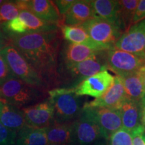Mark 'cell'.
<instances>
[{"mask_svg":"<svg viewBox=\"0 0 145 145\" xmlns=\"http://www.w3.org/2000/svg\"><path fill=\"white\" fill-rule=\"evenodd\" d=\"M144 19H145V0H140L132 18V25L139 22Z\"/></svg>","mask_w":145,"mask_h":145,"instance_id":"obj_32","label":"cell"},{"mask_svg":"<svg viewBox=\"0 0 145 145\" xmlns=\"http://www.w3.org/2000/svg\"><path fill=\"white\" fill-rule=\"evenodd\" d=\"M45 130L48 144L72 145V122H59L54 120Z\"/></svg>","mask_w":145,"mask_h":145,"instance_id":"obj_18","label":"cell"},{"mask_svg":"<svg viewBox=\"0 0 145 145\" xmlns=\"http://www.w3.org/2000/svg\"><path fill=\"white\" fill-rule=\"evenodd\" d=\"M144 93L145 95V75H144Z\"/></svg>","mask_w":145,"mask_h":145,"instance_id":"obj_38","label":"cell"},{"mask_svg":"<svg viewBox=\"0 0 145 145\" xmlns=\"http://www.w3.org/2000/svg\"><path fill=\"white\" fill-rule=\"evenodd\" d=\"M141 108H142V117H141V124L145 131V95L141 99Z\"/></svg>","mask_w":145,"mask_h":145,"instance_id":"obj_35","label":"cell"},{"mask_svg":"<svg viewBox=\"0 0 145 145\" xmlns=\"http://www.w3.org/2000/svg\"><path fill=\"white\" fill-rule=\"evenodd\" d=\"M132 138V145H145V131L140 125L130 132Z\"/></svg>","mask_w":145,"mask_h":145,"instance_id":"obj_30","label":"cell"},{"mask_svg":"<svg viewBox=\"0 0 145 145\" xmlns=\"http://www.w3.org/2000/svg\"><path fill=\"white\" fill-rule=\"evenodd\" d=\"M19 18L26 25L28 33H50L59 32L60 27L43 20L29 10L22 11Z\"/></svg>","mask_w":145,"mask_h":145,"instance_id":"obj_22","label":"cell"},{"mask_svg":"<svg viewBox=\"0 0 145 145\" xmlns=\"http://www.w3.org/2000/svg\"><path fill=\"white\" fill-rule=\"evenodd\" d=\"M48 145H69V144H48Z\"/></svg>","mask_w":145,"mask_h":145,"instance_id":"obj_40","label":"cell"},{"mask_svg":"<svg viewBox=\"0 0 145 145\" xmlns=\"http://www.w3.org/2000/svg\"><path fill=\"white\" fill-rule=\"evenodd\" d=\"M28 10L43 20L60 27L63 25L64 17L61 15L54 1L49 0H28Z\"/></svg>","mask_w":145,"mask_h":145,"instance_id":"obj_14","label":"cell"},{"mask_svg":"<svg viewBox=\"0 0 145 145\" xmlns=\"http://www.w3.org/2000/svg\"><path fill=\"white\" fill-rule=\"evenodd\" d=\"M1 85H0V89H1Z\"/></svg>","mask_w":145,"mask_h":145,"instance_id":"obj_41","label":"cell"},{"mask_svg":"<svg viewBox=\"0 0 145 145\" xmlns=\"http://www.w3.org/2000/svg\"><path fill=\"white\" fill-rule=\"evenodd\" d=\"M101 51L104 50L97 49L86 44H72L69 42L63 46L61 53L63 67L81 63Z\"/></svg>","mask_w":145,"mask_h":145,"instance_id":"obj_16","label":"cell"},{"mask_svg":"<svg viewBox=\"0 0 145 145\" xmlns=\"http://www.w3.org/2000/svg\"><path fill=\"white\" fill-rule=\"evenodd\" d=\"M140 101H134L126 97L118 108L121 113L122 128L130 132L142 125V108Z\"/></svg>","mask_w":145,"mask_h":145,"instance_id":"obj_17","label":"cell"},{"mask_svg":"<svg viewBox=\"0 0 145 145\" xmlns=\"http://www.w3.org/2000/svg\"><path fill=\"white\" fill-rule=\"evenodd\" d=\"M1 30L7 37L19 36L28 33L26 25L19 17L5 23L1 26Z\"/></svg>","mask_w":145,"mask_h":145,"instance_id":"obj_27","label":"cell"},{"mask_svg":"<svg viewBox=\"0 0 145 145\" xmlns=\"http://www.w3.org/2000/svg\"><path fill=\"white\" fill-rule=\"evenodd\" d=\"M114 81V76L108 71H104L83 79L77 86L71 88L78 96L89 95L97 99L111 88Z\"/></svg>","mask_w":145,"mask_h":145,"instance_id":"obj_10","label":"cell"},{"mask_svg":"<svg viewBox=\"0 0 145 145\" xmlns=\"http://www.w3.org/2000/svg\"><path fill=\"white\" fill-rule=\"evenodd\" d=\"M102 137L101 130L93 118L85 109L72 122V145H91Z\"/></svg>","mask_w":145,"mask_h":145,"instance_id":"obj_8","label":"cell"},{"mask_svg":"<svg viewBox=\"0 0 145 145\" xmlns=\"http://www.w3.org/2000/svg\"><path fill=\"white\" fill-rule=\"evenodd\" d=\"M17 135V132L6 128L0 122V145L16 144Z\"/></svg>","mask_w":145,"mask_h":145,"instance_id":"obj_29","label":"cell"},{"mask_svg":"<svg viewBox=\"0 0 145 145\" xmlns=\"http://www.w3.org/2000/svg\"><path fill=\"white\" fill-rule=\"evenodd\" d=\"M107 50L101 51L82 62L69 66L63 67V72H65L67 78L79 81L91 77L99 72L108 71L106 61Z\"/></svg>","mask_w":145,"mask_h":145,"instance_id":"obj_7","label":"cell"},{"mask_svg":"<svg viewBox=\"0 0 145 145\" xmlns=\"http://www.w3.org/2000/svg\"><path fill=\"white\" fill-rule=\"evenodd\" d=\"M8 38L12 44L39 74L48 90L59 86L61 82L58 69V57L61 43L59 31L26 33Z\"/></svg>","mask_w":145,"mask_h":145,"instance_id":"obj_1","label":"cell"},{"mask_svg":"<svg viewBox=\"0 0 145 145\" xmlns=\"http://www.w3.org/2000/svg\"><path fill=\"white\" fill-rule=\"evenodd\" d=\"M63 39L72 44H86L101 50L106 49L95 44L83 26H66L63 25L61 27ZM109 50V49H108Z\"/></svg>","mask_w":145,"mask_h":145,"instance_id":"obj_23","label":"cell"},{"mask_svg":"<svg viewBox=\"0 0 145 145\" xmlns=\"http://www.w3.org/2000/svg\"><path fill=\"white\" fill-rule=\"evenodd\" d=\"M4 1H2V0H0V6H1V5H2L3 3H4Z\"/></svg>","mask_w":145,"mask_h":145,"instance_id":"obj_39","label":"cell"},{"mask_svg":"<svg viewBox=\"0 0 145 145\" xmlns=\"http://www.w3.org/2000/svg\"><path fill=\"white\" fill-rule=\"evenodd\" d=\"M106 61L108 69L119 77L128 75L145 66V57L113 48L107 50Z\"/></svg>","mask_w":145,"mask_h":145,"instance_id":"obj_6","label":"cell"},{"mask_svg":"<svg viewBox=\"0 0 145 145\" xmlns=\"http://www.w3.org/2000/svg\"><path fill=\"white\" fill-rule=\"evenodd\" d=\"M90 2L93 7L96 16L109 22L110 23L118 27L121 30L118 18V1L90 0Z\"/></svg>","mask_w":145,"mask_h":145,"instance_id":"obj_21","label":"cell"},{"mask_svg":"<svg viewBox=\"0 0 145 145\" xmlns=\"http://www.w3.org/2000/svg\"><path fill=\"white\" fill-rule=\"evenodd\" d=\"M100 128L103 138L109 137L122 128L121 113L118 109L109 108H86Z\"/></svg>","mask_w":145,"mask_h":145,"instance_id":"obj_11","label":"cell"},{"mask_svg":"<svg viewBox=\"0 0 145 145\" xmlns=\"http://www.w3.org/2000/svg\"><path fill=\"white\" fill-rule=\"evenodd\" d=\"M21 110L27 125L34 128H46L54 120V109L48 98Z\"/></svg>","mask_w":145,"mask_h":145,"instance_id":"obj_12","label":"cell"},{"mask_svg":"<svg viewBox=\"0 0 145 145\" xmlns=\"http://www.w3.org/2000/svg\"><path fill=\"white\" fill-rule=\"evenodd\" d=\"M96 17L90 0H75L64 16L63 25L81 26Z\"/></svg>","mask_w":145,"mask_h":145,"instance_id":"obj_15","label":"cell"},{"mask_svg":"<svg viewBox=\"0 0 145 145\" xmlns=\"http://www.w3.org/2000/svg\"><path fill=\"white\" fill-rule=\"evenodd\" d=\"M108 141V145H132L131 133L124 128L112 134Z\"/></svg>","mask_w":145,"mask_h":145,"instance_id":"obj_28","label":"cell"},{"mask_svg":"<svg viewBox=\"0 0 145 145\" xmlns=\"http://www.w3.org/2000/svg\"><path fill=\"white\" fill-rule=\"evenodd\" d=\"M20 12L16 1H5L0 6V28L5 23L19 17Z\"/></svg>","mask_w":145,"mask_h":145,"instance_id":"obj_26","label":"cell"},{"mask_svg":"<svg viewBox=\"0 0 145 145\" xmlns=\"http://www.w3.org/2000/svg\"><path fill=\"white\" fill-rule=\"evenodd\" d=\"M145 66L138 71L120 77L122 79L126 97L134 101H140L144 95V78Z\"/></svg>","mask_w":145,"mask_h":145,"instance_id":"obj_19","label":"cell"},{"mask_svg":"<svg viewBox=\"0 0 145 145\" xmlns=\"http://www.w3.org/2000/svg\"><path fill=\"white\" fill-rule=\"evenodd\" d=\"M0 54L14 77L34 88L44 91L48 89L39 74L14 45L11 44L5 47Z\"/></svg>","mask_w":145,"mask_h":145,"instance_id":"obj_4","label":"cell"},{"mask_svg":"<svg viewBox=\"0 0 145 145\" xmlns=\"http://www.w3.org/2000/svg\"><path fill=\"white\" fill-rule=\"evenodd\" d=\"M114 47L145 57V19L132 25L120 36Z\"/></svg>","mask_w":145,"mask_h":145,"instance_id":"obj_9","label":"cell"},{"mask_svg":"<svg viewBox=\"0 0 145 145\" xmlns=\"http://www.w3.org/2000/svg\"><path fill=\"white\" fill-rule=\"evenodd\" d=\"M48 94L55 121L73 122L81 115L83 110L81 97L74 93L72 88H54L48 91Z\"/></svg>","mask_w":145,"mask_h":145,"instance_id":"obj_2","label":"cell"},{"mask_svg":"<svg viewBox=\"0 0 145 145\" xmlns=\"http://www.w3.org/2000/svg\"><path fill=\"white\" fill-rule=\"evenodd\" d=\"M95 44L108 50L113 48L123 34L118 27L96 16L83 25Z\"/></svg>","mask_w":145,"mask_h":145,"instance_id":"obj_5","label":"cell"},{"mask_svg":"<svg viewBox=\"0 0 145 145\" xmlns=\"http://www.w3.org/2000/svg\"><path fill=\"white\" fill-rule=\"evenodd\" d=\"M126 94L122 79L119 76H114L113 84L109 89L99 98L89 101L83 108H109L118 109L120 105L126 99Z\"/></svg>","mask_w":145,"mask_h":145,"instance_id":"obj_13","label":"cell"},{"mask_svg":"<svg viewBox=\"0 0 145 145\" xmlns=\"http://www.w3.org/2000/svg\"><path fill=\"white\" fill-rule=\"evenodd\" d=\"M12 76L14 75L11 72L8 65L3 56L0 54V85L1 86Z\"/></svg>","mask_w":145,"mask_h":145,"instance_id":"obj_31","label":"cell"},{"mask_svg":"<svg viewBox=\"0 0 145 145\" xmlns=\"http://www.w3.org/2000/svg\"><path fill=\"white\" fill-rule=\"evenodd\" d=\"M5 36V34H3L2 30L0 28V37H1V36Z\"/></svg>","mask_w":145,"mask_h":145,"instance_id":"obj_37","label":"cell"},{"mask_svg":"<svg viewBox=\"0 0 145 145\" xmlns=\"http://www.w3.org/2000/svg\"><path fill=\"white\" fill-rule=\"evenodd\" d=\"M4 103H5V101H3V99H0V113H1V108H2L3 105V104H4Z\"/></svg>","mask_w":145,"mask_h":145,"instance_id":"obj_36","label":"cell"},{"mask_svg":"<svg viewBox=\"0 0 145 145\" xmlns=\"http://www.w3.org/2000/svg\"><path fill=\"white\" fill-rule=\"evenodd\" d=\"M139 0L118 1V18L123 33L132 26V21Z\"/></svg>","mask_w":145,"mask_h":145,"instance_id":"obj_25","label":"cell"},{"mask_svg":"<svg viewBox=\"0 0 145 145\" xmlns=\"http://www.w3.org/2000/svg\"><path fill=\"white\" fill-rule=\"evenodd\" d=\"M48 91L29 86L12 76L1 85L0 99L20 108L42 99Z\"/></svg>","mask_w":145,"mask_h":145,"instance_id":"obj_3","label":"cell"},{"mask_svg":"<svg viewBox=\"0 0 145 145\" xmlns=\"http://www.w3.org/2000/svg\"><path fill=\"white\" fill-rule=\"evenodd\" d=\"M12 44L11 40L6 36H3L0 37V52L4 49L5 47Z\"/></svg>","mask_w":145,"mask_h":145,"instance_id":"obj_34","label":"cell"},{"mask_svg":"<svg viewBox=\"0 0 145 145\" xmlns=\"http://www.w3.org/2000/svg\"><path fill=\"white\" fill-rule=\"evenodd\" d=\"M16 144L48 145L46 130L26 125L18 132Z\"/></svg>","mask_w":145,"mask_h":145,"instance_id":"obj_24","label":"cell"},{"mask_svg":"<svg viewBox=\"0 0 145 145\" xmlns=\"http://www.w3.org/2000/svg\"><path fill=\"white\" fill-rule=\"evenodd\" d=\"M0 122L17 133L27 125L21 108L5 101L0 113Z\"/></svg>","mask_w":145,"mask_h":145,"instance_id":"obj_20","label":"cell"},{"mask_svg":"<svg viewBox=\"0 0 145 145\" xmlns=\"http://www.w3.org/2000/svg\"><path fill=\"white\" fill-rule=\"evenodd\" d=\"M75 1V0H57L54 1V3L59 10L61 15L64 17Z\"/></svg>","mask_w":145,"mask_h":145,"instance_id":"obj_33","label":"cell"}]
</instances>
